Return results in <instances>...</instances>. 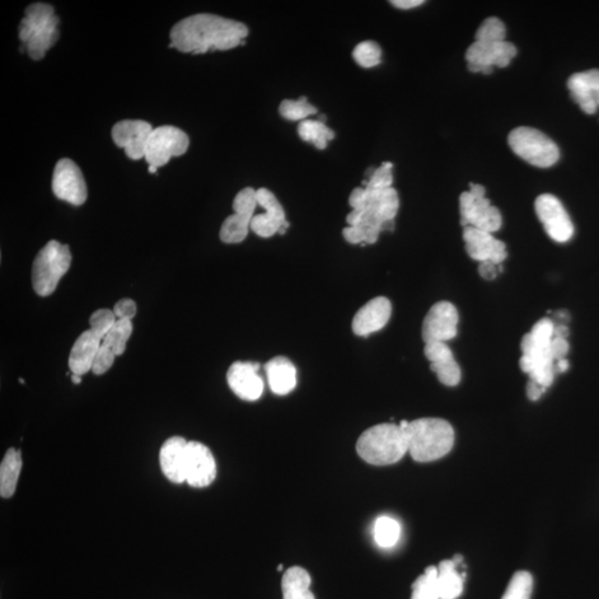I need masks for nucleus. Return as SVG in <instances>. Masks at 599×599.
Returning a JSON list of instances; mask_svg holds the SVG:
<instances>
[{
  "label": "nucleus",
  "mask_w": 599,
  "mask_h": 599,
  "mask_svg": "<svg viewBox=\"0 0 599 599\" xmlns=\"http://www.w3.org/2000/svg\"><path fill=\"white\" fill-rule=\"evenodd\" d=\"M438 591L441 599H456L462 595L464 577L457 572L452 560L441 561L438 565Z\"/></svg>",
  "instance_id": "29"
},
{
  "label": "nucleus",
  "mask_w": 599,
  "mask_h": 599,
  "mask_svg": "<svg viewBox=\"0 0 599 599\" xmlns=\"http://www.w3.org/2000/svg\"><path fill=\"white\" fill-rule=\"evenodd\" d=\"M353 58L363 68H373L381 64V47L368 40L359 44L353 50Z\"/></svg>",
  "instance_id": "36"
},
{
  "label": "nucleus",
  "mask_w": 599,
  "mask_h": 599,
  "mask_svg": "<svg viewBox=\"0 0 599 599\" xmlns=\"http://www.w3.org/2000/svg\"><path fill=\"white\" fill-rule=\"evenodd\" d=\"M148 170L150 173H157L158 168L154 166H149Z\"/></svg>",
  "instance_id": "50"
},
{
  "label": "nucleus",
  "mask_w": 599,
  "mask_h": 599,
  "mask_svg": "<svg viewBox=\"0 0 599 599\" xmlns=\"http://www.w3.org/2000/svg\"><path fill=\"white\" fill-rule=\"evenodd\" d=\"M533 577L525 570L515 573L502 599H531Z\"/></svg>",
  "instance_id": "34"
},
{
  "label": "nucleus",
  "mask_w": 599,
  "mask_h": 599,
  "mask_svg": "<svg viewBox=\"0 0 599 599\" xmlns=\"http://www.w3.org/2000/svg\"><path fill=\"white\" fill-rule=\"evenodd\" d=\"M517 54V47L508 41L500 43L475 41L467 49L465 58L469 63L470 72L490 74L493 73L494 67H508Z\"/></svg>",
  "instance_id": "11"
},
{
  "label": "nucleus",
  "mask_w": 599,
  "mask_h": 599,
  "mask_svg": "<svg viewBox=\"0 0 599 599\" xmlns=\"http://www.w3.org/2000/svg\"><path fill=\"white\" fill-rule=\"evenodd\" d=\"M503 266L502 265H495L494 262L486 261L481 262L479 265V273L482 278L492 281L498 278L499 273H502Z\"/></svg>",
  "instance_id": "42"
},
{
  "label": "nucleus",
  "mask_w": 599,
  "mask_h": 599,
  "mask_svg": "<svg viewBox=\"0 0 599 599\" xmlns=\"http://www.w3.org/2000/svg\"><path fill=\"white\" fill-rule=\"evenodd\" d=\"M188 442L184 438L173 437L167 439L161 449V466L163 474L172 483L186 482V456Z\"/></svg>",
  "instance_id": "24"
},
{
  "label": "nucleus",
  "mask_w": 599,
  "mask_h": 599,
  "mask_svg": "<svg viewBox=\"0 0 599 599\" xmlns=\"http://www.w3.org/2000/svg\"><path fill=\"white\" fill-rule=\"evenodd\" d=\"M569 368V363L568 360L566 359H561L560 361L556 362V367H555V373H563L565 371H568Z\"/></svg>",
  "instance_id": "46"
},
{
  "label": "nucleus",
  "mask_w": 599,
  "mask_h": 599,
  "mask_svg": "<svg viewBox=\"0 0 599 599\" xmlns=\"http://www.w3.org/2000/svg\"><path fill=\"white\" fill-rule=\"evenodd\" d=\"M102 341L91 330L83 332L74 343L69 355V369L73 374L83 376L91 371L93 361L101 346Z\"/></svg>",
  "instance_id": "25"
},
{
  "label": "nucleus",
  "mask_w": 599,
  "mask_h": 599,
  "mask_svg": "<svg viewBox=\"0 0 599 599\" xmlns=\"http://www.w3.org/2000/svg\"><path fill=\"white\" fill-rule=\"evenodd\" d=\"M53 191L58 199L70 204L82 205L87 200L85 178L79 167L70 159L57 162L53 175Z\"/></svg>",
  "instance_id": "14"
},
{
  "label": "nucleus",
  "mask_w": 599,
  "mask_h": 599,
  "mask_svg": "<svg viewBox=\"0 0 599 599\" xmlns=\"http://www.w3.org/2000/svg\"><path fill=\"white\" fill-rule=\"evenodd\" d=\"M117 320L118 319H117L114 311L108 310V308H100V310L92 313L91 320H89V325H91V329L89 330L102 341L109 334L112 327H114Z\"/></svg>",
  "instance_id": "38"
},
{
  "label": "nucleus",
  "mask_w": 599,
  "mask_h": 599,
  "mask_svg": "<svg viewBox=\"0 0 599 599\" xmlns=\"http://www.w3.org/2000/svg\"><path fill=\"white\" fill-rule=\"evenodd\" d=\"M283 599H316L311 592V577L306 569L293 566L282 577Z\"/></svg>",
  "instance_id": "28"
},
{
  "label": "nucleus",
  "mask_w": 599,
  "mask_h": 599,
  "mask_svg": "<svg viewBox=\"0 0 599 599\" xmlns=\"http://www.w3.org/2000/svg\"><path fill=\"white\" fill-rule=\"evenodd\" d=\"M392 169L391 162L383 163L380 168L373 171V175L368 180L363 181L364 187L373 189L391 188L393 184Z\"/></svg>",
  "instance_id": "39"
},
{
  "label": "nucleus",
  "mask_w": 599,
  "mask_h": 599,
  "mask_svg": "<svg viewBox=\"0 0 599 599\" xmlns=\"http://www.w3.org/2000/svg\"><path fill=\"white\" fill-rule=\"evenodd\" d=\"M257 205L256 190L246 188L233 200L235 213L224 220L220 239L224 243H240L247 237Z\"/></svg>",
  "instance_id": "10"
},
{
  "label": "nucleus",
  "mask_w": 599,
  "mask_h": 599,
  "mask_svg": "<svg viewBox=\"0 0 599 599\" xmlns=\"http://www.w3.org/2000/svg\"><path fill=\"white\" fill-rule=\"evenodd\" d=\"M528 399L531 401H537L546 392V388L537 385L534 381H528L526 387Z\"/></svg>",
  "instance_id": "44"
},
{
  "label": "nucleus",
  "mask_w": 599,
  "mask_h": 599,
  "mask_svg": "<svg viewBox=\"0 0 599 599\" xmlns=\"http://www.w3.org/2000/svg\"><path fill=\"white\" fill-rule=\"evenodd\" d=\"M349 204L352 212L346 217L349 227L343 229V233L351 245H373L382 231L393 230L400 201L392 187L387 189L355 188L350 195Z\"/></svg>",
  "instance_id": "1"
},
{
  "label": "nucleus",
  "mask_w": 599,
  "mask_h": 599,
  "mask_svg": "<svg viewBox=\"0 0 599 599\" xmlns=\"http://www.w3.org/2000/svg\"><path fill=\"white\" fill-rule=\"evenodd\" d=\"M401 534L400 524L391 517H382L378 519L374 527V537L378 546L390 549L399 541Z\"/></svg>",
  "instance_id": "33"
},
{
  "label": "nucleus",
  "mask_w": 599,
  "mask_h": 599,
  "mask_svg": "<svg viewBox=\"0 0 599 599\" xmlns=\"http://www.w3.org/2000/svg\"><path fill=\"white\" fill-rule=\"evenodd\" d=\"M271 391L277 395H287L297 386V369L289 359L277 357L265 365Z\"/></svg>",
  "instance_id": "26"
},
{
  "label": "nucleus",
  "mask_w": 599,
  "mask_h": 599,
  "mask_svg": "<svg viewBox=\"0 0 599 599\" xmlns=\"http://www.w3.org/2000/svg\"><path fill=\"white\" fill-rule=\"evenodd\" d=\"M438 569L430 566L412 585L411 599H441L438 591Z\"/></svg>",
  "instance_id": "31"
},
{
  "label": "nucleus",
  "mask_w": 599,
  "mask_h": 599,
  "mask_svg": "<svg viewBox=\"0 0 599 599\" xmlns=\"http://www.w3.org/2000/svg\"><path fill=\"white\" fill-rule=\"evenodd\" d=\"M458 312L451 302L435 303L423 321L422 338L425 344L444 343L457 334Z\"/></svg>",
  "instance_id": "15"
},
{
  "label": "nucleus",
  "mask_w": 599,
  "mask_h": 599,
  "mask_svg": "<svg viewBox=\"0 0 599 599\" xmlns=\"http://www.w3.org/2000/svg\"><path fill=\"white\" fill-rule=\"evenodd\" d=\"M357 451L360 457L369 464H395L409 452L405 430L402 429L400 424L374 425L359 438Z\"/></svg>",
  "instance_id": "5"
},
{
  "label": "nucleus",
  "mask_w": 599,
  "mask_h": 599,
  "mask_svg": "<svg viewBox=\"0 0 599 599\" xmlns=\"http://www.w3.org/2000/svg\"><path fill=\"white\" fill-rule=\"evenodd\" d=\"M256 201L265 213L255 215L250 229L261 238L273 237L275 233H279L280 229L287 222L282 205L277 196L265 188L256 190Z\"/></svg>",
  "instance_id": "20"
},
{
  "label": "nucleus",
  "mask_w": 599,
  "mask_h": 599,
  "mask_svg": "<svg viewBox=\"0 0 599 599\" xmlns=\"http://www.w3.org/2000/svg\"><path fill=\"white\" fill-rule=\"evenodd\" d=\"M59 18L48 4L36 3L26 8L20 26V39L31 59L40 60L59 39Z\"/></svg>",
  "instance_id": "6"
},
{
  "label": "nucleus",
  "mask_w": 599,
  "mask_h": 599,
  "mask_svg": "<svg viewBox=\"0 0 599 599\" xmlns=\"http://www.w3.org/2000/svg\"><path fill=\"white\" fill-rule=\"evenodd\" d=\"M188 135L173 126H162L152 130L148 139L146 159L149 166L162 167L172 157H179L189 148Z\"/></svg>",
  "instance_id": "9"
},
{
  "label": "nucleus",
  "mask_w": 599,
  "mask_h": 599,
  "mask_svg": "<svg viewBox=\"0 0 599 599\" xmlns=\"http://www.w3.org/2000/svg\"><path fill=\"white\" fill-rule=\"evenodd\" d=\"M249 30L240 22L196 13L177 22L170 32L171 44L181 53L204 54L212 50H229L245 44Z\"/></svg>",
  "instance_id": "2"
},
{
  "label": "nucleus",
  "mask_w": 599,
  "mask_h": 599,
  "mask_svg": "<svg viewBox=\"0 0 599 599\" xmlns=\"http://www.w3.org/2000/svg\"><path fill=\"white\" fill-rule=\"evenodd\" d=\"M117 355L112 352V350L101 343L100 350H98L95 361H93L91 371L96 376H101L114 365Z\"/></svg>",
  "instance_id": "40"
},
{
  "label": "nucleus",
  "mask_w": 599,
  "mask_h": 599,
  "mask_svg": "<svg viewBox=\"0 0 599 599\" xmlns=\"http://www.w3.org/2000/svg\"><path fill=\"white\" fill-rule=\"evenodd\" d=\"M452 560L453 563L456 565V568H458V566H461V564H463V556L456 555L453 557Z\"/></svg>",
  "instance_id": "48"
},
{
  "label": "nucleus",
  "mask_w": 599,
  "mask_h": 599,
  "mask_svg": "<svg viewBox=\"0 0 599 599\" xmlns=\"http://www.w3.org/2000/svg\"><path fill=\"white\" fill-rule=\"evenodd\" d=\"M72 265V252L67 245L51 240L39 252L31 270V282L40 297H49Z\"/></svg>",
  "instance_id": "7"
},
{
  "label": "nucleus",
  "mask_w": 599,
  "mask_h": 599,
  "mask_svg": "<svg viewBox=\"0 0 599 599\" xmlns=\"http://www.w3.org/2000/svg\"><path fill=\"white\" fill-rule=\"evenodd\" d=\"M22 467L20 449L9 448L0 465V495L9 499L16 492Z\"/></svg>",
  "instance_id": "27"
},
{
  "label": "nucleus",
  "mask_w": 599,
  "mask_h": 599,
  "mask_svg": "<svg viewBox=\"0 0 599 599\" xmlns=\"http://www.w3.org/2000/svg\"><path fill=\"white\" fill-rule=\"evenodd\" d=\"M114 313L117 319L133 320L137 315V304L131 299H123L116 303Z\"/></svg>",
  "instance_id": "41"
},
{
  "label": "nucleus",
  "mask_w": 599,
  "mask_h": 599,
  "mask_svg": "<svg viewBox=\"0 0 599 599\" xmlns=\"http://www.w3.org/2000/svg\"><path fill=\"white\" fill-rule=\"evenodd\" d=\"M280 115L284 119L299 121L307 119L308 116L317 114V108L308 104L306 97L298 100H283L279 108Z\"/></svg>",
  "instance_id": "35"
},
{
  "label": "nucleus",
  "mask_w": 599,
  "mask_h": 599,
  "mask_svg": "<svg viewBox=\"0 0 599 599\" xmlns=\"http://www.w3.org/2000/svg\"><path fill=\"white\" fill-rule=\"evenodd\" d=\"M507 37V28L499 18L490 17L482 23L476 31L475 41H483V43H500L505 41Z\"/></svg>",
  "instance_id": "37"
},
{
  "label": "nucleus",
  "mask_w": 599,
  "mask_h": 599,
  "mask_svg": "<svg viewBox=\"0 0 599 599\" xmlns=\"http://www.w3.org/2000/svg\"><path fill=\"white\" fill-rule=\"evenodd\" d=\"M282 569H283V566H282V565H279V566H278V570H282Z\"/></svg>",
  "instance_id": "51"
},
{
  "label": "nucleus",
  "mask_w": 599,
  "mask_h": 599,
  "mask_svg": "<svg viewBox=\"0 0 599 599\" xmlns=\"http://www.w3.org/2000/svg\"><path fill=\"white\" fill-rule=\"evenodd\" d=\"M471 190L470 193L474 195H481V196H485V188L483 186L481 185H474L471 184Z\"/></svg>",
  "instance_id": "47"
},
{
  "label": "nucleus",
  "mask_w": 599,
  "mask_h": 599,
  "mask_svg": "<svg viewBox=\"0 0 599 599\" xmlns=\"http://www.w3.org/2000/svg\"><path fill=\"white\" fill-rule=\"evenodd\" d=\"M392 304L385 297H378L369 301L355 315L352 329L359 336H369L383 329L390 321Z\"/></svg>",
  "instance_id": "21"
},
{
  "label": "nucleus",
  "mask_w": 599,
  "mask_h": 599,
  "mask_svg": "<svg viewBox=\"0 0 599 599\" xmlns=\"http://www.w3.org/2000/svg\"><path fill=\"white\" fill-rule=\"evenodd\" d=\"M72 381H73L74 385H77V386L81 385L82 376H78V374H73Z\"/></svg>",
  "instance_id": "49"
},
{
  "label": "nucleus",
  "mask_w": 599,
  "mask_h": 599,
  "mask_svg": "<svg viewBox=\"0 0 599 599\" xmlns=\"http://www.w3.org/2000/svg\"><path fill=\"white\" fill-rule=\"evenodd\" d=\"M153 128L143 120H123L112 128L111 135L119 148L133 161L144 158L150 135Z\"/></svg>",
  "instance_id": "17"
},
{
  "label": "nucleus",
  "mask_w": 599,
  "mask_h": 599,
  "mask_svg": "<svg viewBox=\"0 0 599 599\" xmlns=\"http://www.w3.org/2000/svg\"><path fill=\"white\" fill-rule=\"evenodd\" d=\"M508 144L523 161L538 168H550L560 161L557 144L542 131L518 127L508 135Z\"/></svg>",
  "instance_id": "8"
},
{
  "label": "nucleus",
  "mask_w": 599,
  "mask_h": 599,
  "mask_svg": "<svg viewBox=\"0 0 599 599\" xmlns=\"http://www.w3.org/2000/svg\"><path fill=\"white\" fill-rule=\"evenodd\" d=\"M568 87L585 114H595L599 107V69L574 74Z\"/></svg>",
  "instance_id": "23"
},
{
  "label": "nucleus",
  "mask_w": 599,
  "mask_h": 599,
  "mask_svg": "<svg viewBox=\"0 0 599 599\" xmlns=\"http://www.w3.org/2000/svg\"><path fill=\"white\" fill-rule=\"evenodd\" d=\"M554 322L544 317L535 323L530 334L522 340V358L519 365L530 380L549 388L555 378V360L551 353V340L554 338Z\"/></svg>",
  "instance_id": "3"
},
{
  "label": "nucleus",
  "mask_w": 599,
  "mask_h": 599,
  "mask_svg": "<svg viewBox=\"0 0 599 599\" xmlns=\"http://www.w3.org/2000/svg\"><path fill=\"white\" fill-rule=\"evenodd\" d=\"M407 447L414 461H437L451 452L456 434L447 421L424 418L409 422L405 429Z\"/></svg>",
  "instance_id": "4"
},
{
  "label": "nucleus",
  "mask_w": 599,
  "mask_h": 599,
  "mask_svg": "<svg viewBox=\"0 0 599 599\" xmlns=\"http://www.w3.org/2000/svg\"><path fill=\"white\" fill-rule=\"evenodd\" d=\"M465 249L473 260L481 262L490 261L495 265H502L508 257L507 246L493 237V233L466 227L463 231Z\"/></svg>",
  "instance_id": "18"
},
{
  "label": "nucleus",
  "mask_w": 599,
  "mask_h": 599,
  "mask_svg": "<svg viewBox=\"0 0 599 599\" xmlns=\"http://www.w3.org/2000/svg\"><path fill=\"white\" fill-rule=\"evenodd\" d=\"M569 344L568 340L554 335L553 340H551V353H553L555 363L561 359H565L569 353Z\"/></svg>",
  "instance_id": "43"
},
{
  "label": "nucleus",
  "mask_w": 599,
  "mask_h": 599,
  "mask_svg": "<svg viewBox=\"0 0 599 599\" xmlns=\"http://www.w3.org/2000/svg\"><path fill=\"white\" fill-rule=\"evenodd\" d=\"M391 4L396 8L407 11V9L421 6V4H424V2L423 0H392Z\"/></svg>",
  "instance_id": "45"
},
{
  "label": "nucleus",
  "mask_w": 599,
  "mask_h": 599,
  "mask_svg": "<svg viewBox=\"0 0 599 599\" xmlns=\"http://www.w3.org/2000/svg\"><path fill=\"white\" fill-rule=\"evenodd\" d=\"M259 369V363L235 362L228 369V385L240 399L245 401L260 399L265 390V383L257 374Z\"/></svg>",
  "instance_id": "19"
},
{
  "label": "nucleus",
  "mask_w": 599,
  "mask_h": 599,
  "mask_svg": "<svg viewBox=\"0 0 599 599\" xmlns=\"http://www.w3.org/2000/svg\"><path fill=\"white\" fill-rule=\"evenodd\" d=\"M425 357L430 363V369L437 374L438 381L447 386H456L461 382L460 365L454 358L452 350L444 343L425 344Z\"/></svg>",
  "instance_id": "22"
},
{
  "label": "nucleus",
  "mask_w": 599,
  "mask_h": 599,
  "mask_svg": "<svg viewBox=\"0 0 599 599\" xmlns=\"http://www.w3.org/2000/svg\"><path fill=\"white\" fill-rule=\"evenodd\" d=\"M535 212L544 226L547 236L565 243L574 236V224L564 205L553 195H542L535 201Z\"/></svg>",
  "instance_id": "13"
},
{
  "label": "nucleus",
  "mask_w": 599,
  "mask_h": 599,
  "mask_svg": "<svg viewBox=\"0 0 599 599\" xmlns=\"http://www.w3.org/2000/svg\"><path fill=\"white\" fill-rule=\"evenodd\" d=\"M133 322L131 320L118 319L109 334L102 340L101 343L111 349L112 352L118 357V355L124 354L128 340L131 334H133Z\"/></svg>",
  "instance_id": "32"
},
{
  "label": "nucleus",
  "mask_w": 599,
  "mask_h": 599,
  "mask_svg": "<svg viewBox=\"0 0 599 599\" xmlns=\"http://www.w3.org/2000/svg\"><path fill=\"white\" fill-rule=\"evenodd\" d=\"M298 134L304 142L312 143L319 150H325L329 140L334 139V133L319 120H303L298 127Z\"/></svg>",
  "instance_id": "30"
},
{
  "label": "nucleus",
  "mask_w": 599,
  "mask_h": 599,
  "mask_svg": "<svg viewBox=\"0 0 599 599\" xmlns=\"http://www.w3.org/2000/svg\"><path fill=\"white\" fill-rule=\"evenodd\" d=\"M461 224L490 233L499 231L502 227V214L490 204L485 196L474 195L467 191L460 196Z\"/></svg>",
  "instance_id": "12"
},
{
  "label": "nucleus",
  "mask_w": 599,
  "mask_h": 599,
  "mask_svg": "<svg viewBox=\"0 0 599 599\" xmlns=\"http://www.w3.org/2000/svg\"><path fill=\"white\" fill-rule=\"evenodd\" d=\"M217 476V464L204 444L188 442L186 456V482L193 488H207Z\"/></svg>",
  "instance_id": "16"
}]
</instances>
